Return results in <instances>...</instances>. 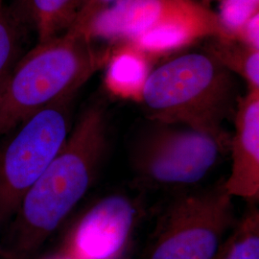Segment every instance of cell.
Segmentation results:
<instances>
[{
    "instance_id": "14",
    "label": "cell",
    "mask_w": 259,
    "mask_h": 259,
    "mask_svg": "<svg viewBox=\"0 0 259 259\" xmlns=\"http://www.w3.org/2000/svg\"><path fill=\"white\" fill-rule=\"evenodd\" d=\"M216 259H259L258 209H250L235 225Z\"/></svg>"
},
{
    "instance_id": "1",
    "label": "cell",
    "mask_w": 259,
    "mask_h": 259,
    "mask_svg": "<svg viewBox=\"0 0 259 259\" xmlns=\"http://www.w3.org/2000/svg\"><path fill=\"white\" fill-rule=\"evenodd\" d=\"M108 143L102 105L83 110L55 158L24 195L15 214L8 259H32L83 198L101 165Z\"/></svg>"
},
{
    "instance_id": "2",
    "label": "cell",
    "mask_w": 259,
    "mask_h": 259,
    "mask_svg": "<svg viewBox=\"0 0 259 259\" xmlns=\"http://www.w3.org/2000/svg\"><path fill=\"white\" fill-rule=\"evenodd\" d=\"M82 14L63 35L37 44L19 59L0 93V136L79 89L108 64L113 47L96 48Z\"/></svg>"
},
{
    "instance_id": "16",
    "label": "cell",
    "mask_w": 259,
    "mask_h": 259,
    "mask_svg": "<svg viewBox=\"0 0 259 259\" xmlns=\"http://www.w3.org/2000/svg\"><path fill=\"white\" fill-rule=\"evenodd\" d=\"M259 14V0H223L219 18L223 26L235 38L241 28Z\"/></svg>"
},
{
    "instance_id": "7",
    "label": "cell",
    "mask_w": 259,
    "mask_h": 259,
    "mask_svg": "<svg viewBox=\"0 0 259 259\" xmlns=\"http://www.w3.org/2000/svg\"><path fill=\"white\" fill-rule=\"evenodd\" d=\"M137 216V207L128 197L103 198L76 225L62 255L66 259H125Z\"/></svg>"
},
{
    "instance_id": "18",
    "label": "cell",
    "mask_w": 259,
    "mask_h": 259,
    "mask_svg": "<svg viewBox=\"0 0 259 259\" xmlns=\"http://www.w3.org/2000/svg\"><path fill=\"white\" fill-rule=\"evenodd\" d=\"M118 0H85L84 6L81 12L88 15L91 19H94V17L100 13L102 10L108 8Z\"/></svg>"
},
{
    "instance_id": "15",
    "label": "cell",
    "mask_w": 259,
    "mask_h": 259,
    "mask_svg": "<svg viewBox=\"0 0 259 259\" xmlns=\"http://www.w3.org/2000/svg\"><path fill=\"white\" fill-rule=\"evenodd\" d=\"M19 36L8 16L0 10V93L19 62Z\"/></svg>"
},
{
    "instance_id": "5",
    "label": "cell",
    "mask_w": 259,
    "mask_h": 259,
    "mask_svg": "<svg viewBox=\"0 0 259 259\" xmlns=\"http://www.w3.org/2000/svg\"><path fill=\"white\" fill-rule=\"evenodd\" d=\"M232 198L222 184L177 199L145 259H216L236 225Z\"/></svg>"
},
{
    "instance_id": "17",
    "label": "cell",
    "mask_w": 259,
    "mask_h": 259,
    "mask_svg": "<svg viewBox=\"0 0 259 259\" xmlns=\"http://www.w3.org/2000/svg\"><path fill=\"white\" fill-rule=\"evenodd\" d=\"M235 39L251 48L259 49V14L241 28Z\"/></svg>"
},
{
    "instance_id": "3",
    "label": "cell",
    "mask_w": 259,
    "mask_h": 259,
    "mask_svg": "<svg viewBox=\"0 0 259 259\" xmlns=\"http://www.w3.org/2000/svg\"><path fill=\"white\" fill-rule=\"evenodd\" d=\"M237 99L232 73L204 51L176 56L151 70L139 102L158 124L230 138L223 122Z\"/></svg>"
},
{
    "instance_id": "20",
    "label": "cell",
    "mask_w": 259,
    "mask_h": 259,
    "mask_svg": "<svg viewBox=\"0 0 259 259\" xmlns=\"http://www.w3.org/2000/svg\"><path fill=\"white\" fill-rule=\"evenodd\" d=\"M0 255H3V252H2V248H1V244H0Z\"/></svg>"
},
{
    "instance_id": "4",
    "label": "cell",
    "mask_w": 259,
    "mask_h": 259,
    "mask_svg": "<svg viewBox=\"0 0 259 259\" xmlns=\"http://www.w3.org/2000/svg\"><path fill=\"white\" fill-rule=\"evenodd\" d=\"M73 97L28 117L10 132L9 139L0 146V223L15 216L29 188L65 144L71 130Z\"/></svg>"
},
{
    "instance_id": "6",
    "label": "cell",
    "mask_w": 259,
    "mask_h": 259,
    "mask_svg": "<svg viewBox=\"0 0 259 259\" xmlns=\"http://www.w3.org/2000/svg\"><path fill=\"white\" fill-rule=\"evenodd\" d=\"M162 125L143 140L135 166L145 181L158 185H194L215 166L231 138L186 126Z\"/></svg>"
},
{
    "instance_id": "21",
    "label": "cell",
    "mask_w": 259,
    "mask_h": 259,
    "mask_svg": "<svg viewBox=\"0 0 259 259\" xmlns=\"http://www.w3.org/2000/svg\"><path fill=\"white\" fill-rule=\"evenodd\" d=\"M2 9V0H0V10Z\"/></svg>"
},
{
    "instance_id": "9",
    "label": "cell",
    "mask_w": 259,
    "mask_h": 259,
    "mask_svg": "<svg viewBox=\"0 0 259 259\" xmlns=\"http://www.w3.org/2000/svg\"><path fill=\"white\" fill-rule=\"evenodd\" d=\"M234 126L232 169L224 186L232 197L254 200L259 196V92L248 91L237 99Z\"/></svg>"
},
{
    "instance_id": "8",
    "label": "cell",
    "mask_w": 259,
    "mask_h": 259,
    "mask_svg": "<svg viewBox=\"0 0 259 259\" xmlns=\"http://www.w3.org/2000/svg\"><path fill=\"white\" fill-rule=\"evenodd\" d=\"M212 37L233 38L218 14L195 0H185L166 19L130 42L153 60Z\"/></svg>"
},
{
    "instance_id": "11",
    "label": "cell",
    "mask_w": 259,
    "mask_h": 259,
    "mask_svg": "<svg viewBox=\"0 0 259 259\" xmlns=\"http://www.w3.org/2000/svg\"><path fill=\"white\" fill-rule=\"evenodd\" d=\"M113 47L105 75L108 91L122 99L140 101L152 59L130 41Z\"/></svg>"
},
{
    "instance_id": "13",
    "label": "cell",
    "mask_w": 259,
    "mask_h": 259,
    "mask_svg": "<svg viewBox=\"0 0 259 259\" xmlns=\"http://www.w3.org/2000/svg\"><path fill=\"white\" fill-rule=\"evenodd\" d=\"M204 51L212 55L231 73L240 76L248 91L259 92V49L235 38H208Z\"/></svg>"
},
{
    "instance_id": "19",
    "label": "cell",
    "mask_w": 259,
    "mask_h": 259,
    "mask_svg": "<svg viewBox=\"0 0 259 259\" xmlns=\"http://www.w3.org/2000/svg\"><path fill=\"white\" fill-rule=\"evenodd\" d=\"M50 259H66L65 258V256H64V255H62V254H61V255H57V256H55V257H52V258H50Z\"/></svg>"
},
{
    "instance_id": "12",
    "label": "cell",
    "mask_w": 259,
    "mask_h": 259,
    "mask_svg": "<svg viewBox=\"0 0 259 259\" xmlns=\"http://www.w3.org/2000/svg\"><path fill=\"white\" fill-rule=\"evenodd\" d=\"M36 29L37 44L59 37L74 24L85 0H22Z\"/></svg>"
},
{
    "instance_id": "10",
    "label": "cell",
    "mask_w": 259,
    "mask_h": 259,
    "mask_svg": "<svg viewBox=\"0 0 259 259\" xmlns=\"http://www.w3.org/2000/svg\"><path fill=\"white\" fill-rule=\"evenodd\" d=\"M185 0H118L98 13L90 24L94 38L112 42L132 41L156 27Z\"/></svg>"
}]
</instances>
